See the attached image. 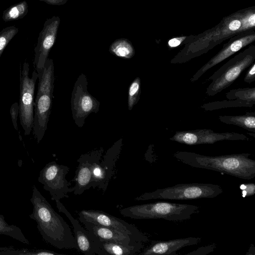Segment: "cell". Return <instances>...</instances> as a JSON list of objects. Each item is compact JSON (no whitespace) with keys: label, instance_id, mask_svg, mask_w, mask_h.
<instances>
[{"label":"cell","instance_id":"28","mask_svg":"<svg viewBox=\"0 0 255 255\" xmlns=\"http://www.w3.org/2000/svg\"><path fill=\"white\" fill-rule=\"evenodd\" d=\"M225 96L227 99L238 98L255 103V87L232 89L227 92Z\"/></svg>","mask_w":255,"mask_h":255},{"label":"cell","instance_id":"16","mask_svg":"<svg viewBox=\"0 0 255 255\" xmlns=\"http://www.w3.org/2000/svg\"><path fill=\"white\" fill-rule=\"evenodd\" d=\"M104 148L101 147L81 155L78 159V165L75 172L74 195H80L92 187V168L95 162L102 158Z\"/></svg>","mask_w":255,"mask_h":255},{"label":"cell","instance_id":"35","mask_svg":"<svg viewBox=\"0 0 255 255\" xmlns=\"http://www.w3.org/2000/svg\"><path fill=\"white\" fill-rule=\"evenodd\" d=\"M44 1L48 4L61 5L65 4L69 0H39Z\"/></svg>","mask_w":255,"mask_h":255},{"label":"cell","instance_id":"33","mask_svg":"<svg viewBox=\"0 0 255 255\" xmlns=\"http://www.w3.org/2000/svg\"><path fill=\"white\" fill-rule=\"evenodd\" d=\"M255 81V63L253 62L248 68L244 79V81L251 84Z\"/></svg>","mask_w":255,"mask_h":255},{"label":"cell","instance_id":"6","mask_svg":"<svg viewBox=\"0 0 255 255\" xmlns=\"http://www.w3.org/2000/svg\"><path fill=\"white\" fill-rule=\"evenodd\" d=\"M255 61V46L251 45L238 53L216 70L209 78L211 81L206 93L213 96L230 86Z\"/></svg>","mask_w":255,"mask_h":255},{"label":"cell","instance_id":"22","mask_svg":"<svg viewBox=\"0 0 255 255\" xmlns=\"http://www.w3.org/2000/svg\"><path fill=\"white\" fill-rule=\"evenodd\" d=\"M255 103L242 100L238 98H233L231 99L223 101H214L205 103L201 108L207 111H211L221 109L237 107H253Z\"/></svg>","mask_w":255,"mask_h":255},{"label":"cell","instance_id":"5","mask_svg":"<svg viewBox=\"0 0 255 255\" xmlns=\"http://www.w3.org/2000/svg\"><path fill=\"white\" fill-rule=\"evenodd\" d=\"M196 205L156 202L127 207L120 210L124 217L133 219H163L170 221H183L200 212Z\"/></svg>","mask_w":255,"mask_h":255},{"label":"cell","instance_id":"12","mask_svg":"<svg viewBox=\"0 0 255 255\" xmlns=\"http://www.w3.org/2000/svg\"><path fill=\"white\" fill-rule=\"evenodd\" d=\"M169 139L187 145L213 144L223 140H249L243 133L235 132H215L210 129L177 131Z\"/></svg>","mask_w":255,"mask_h":255},{"label":"cell","instance_id":"30","mask_svg":"<svg viewBox=\"0 0 255 255\" xmlns=\"http://www.w3.org/2000/svg\"><path fill=\"white\" fill-rule=\"evenodd\" d=\"M216 248L215 243H213L210 245L205 247H202L195 251L188 253L187 255H206L214 251Z\"/></svg>","mask_w":255,"mask_h":255},{"label":"cell","instance_id":"23","mask_svg":"<svg viewBox=\"0 0 255 255\" xmlns=\"http://www.w3.org/2000/svg\"><path fill=\"white\" fill-rule=\"evenodd\" d=\"M109 51L117 57L129 59L135 55V49L131 41L127 38L115 40L109 47Z\"/></svg>","mask_w":255,"mask_h":255},{"label":"cell","instance_id":"2","mask_svg":"<svg viewBox=\"0 0 255 255\" xmlns=\"http://www.w3.org/2000/svg\"><path fill=\"white\" fill-rule=\"evenodd\" d=\"M246 32L242 27V10L223 18L214 27L193 37L171 60V64H182L208 52L223 41Z\"/></svg>","mask_w":255,"mask_h":255},{"label":"cell","instance_id":"34","mask_svg":"<svg viewBox=\"0 0 255 255\" xmlns=\"http://www.w3.org/2000/svg\"><path fill=\"white\" fill-rule=\"evenodd\" d=\"M244 187L243 191H245L246 194L244 195L249 196H252L255 194V185L254 183H251L250 184L242 185Z\"/></svg>","mask_w":255,"mask_h":255},{"label":"cell","instance_id":"1","mask_svg":"<svg viewBox=\"0 0 255 255\" xmlns=\"http://www.w3.org/2000/svg\"><path fill=\"white\" fill-rule=\"evenodd\" d=\"M30 201L33 205V211L29 217L36 222L43 240L59 249L78 250L69 225L56 212L35 185L32 187Z\"/></svg>","mask_w":255,"mask_h":255},{"label":"cell","instance_id":"27","mask_svg":"<svg viewBox=\"0 0 255 255\" xmlns=\"http://www.w3.org/2000/svg\"><path fill=\"white\" fill-rule=\"evenodd\" d=\"M141 91V80L137 77L131 83L128 89V106L129 111H131L138 103Z\"/></svg>","mask_w":255,"mask_h":255},{"label":"cell","instance_id":"7","mask_svg":"<svg viewBox=\"0 0 255 255\" xmlns=\"http://www.w3.org/2000/svg\"><path fill=\"white\" fill-rule=\"evenodd\" d=\"M223 192L222 187L212 183L178 184L173 186L145 192L135 198V201L151 199L193 200L215 198Z\"/></svg>","mask_w":255,"mask_h":255},{"label":"cell","instance_id":"31","mask_svg":"<svg viewBox=\"0 0 255 255\" xmlns=\"http://www.w3.org/2000/svg\"><path fill=\"white\" fill-rule=\"evenodd\" d=\"M194 36H193L191 38L188 39L187 40V39L189 38L190 36H180V37H174L173 38L170 39L167 43L168 46L170 48H174L180 45H181L182 43H183L185 44L186 43L188 42L189 40H190Z\"/></svg>","mask_w":255,"mask_h":255},{"label":"cell","instance_id":"14","mask_svg":"<svg viewBox=\"0 0 255 255\" xmlns=\"http://www.w3.org/2000/svg\"><path fill=\"white\" fill-rule=\"evenodd\" d=\"M255 40L254 30H249L230 38L223 48L207 63L203 65L191 78L190 81H197L206 72L227 59Z\"/></svg>","mask_w":255,"mask_h":255},{"label":"cell","instance_id":"19","mask_svg":"<svg viewBox=\"0 0 255 255\" xmlns=\"http://www.w3.org/2000/svg\"><path fill=\"white\" fill-rule=\"evenodd\" d=\"M82 223L86 230L102 241H109L126 245H132L138 242L128 234L113 229L88 222Z\"/></svg>","mask_w":255,"mask_h":255},{"label":"cell","instance_id":"11","mask_svg":"<svg viewBox=\"0 0 255 255\" xmlns=\"http://www.w3.org/2000/svg\"><path fill=\"white\" fill-rule=\"evenodd\" d=\"M78 215L82 223H90L116 230L128 234L138 242L149 241L147 236L135 226L103 211L82 210L78 212Z\"/></svg>","mask_w":255,"mask_h":255},{"label":"cell","instance_id":"32","mask_svg":"<svg viewBox=\"0 0 255 255\" xmlns=\"http://www.w3.org/2000/svg\"><path fill=\"white\" fill-rule=\"evenodd\" d=\"M10 114L11 116L13 127L17 131H18V127L17 124V116L19 114V105L16 102L14 103L10 109Z\"/></svg>","mask_w":255,"mask_h":255},{"label":"cell","instance_id":"29","mask_svg":"<svg viewBox=\"0 0 255 255\" xmlns=\"http://www.w3.org/2000/svg\"><path fill=\"white\" fill-rule=\"evenodd\" d=\"M18 29L14 26L3 28L0 32V57L9 42L18 32Z\"/></svg>","mask_w":255,"mask_h":255},{"label":"cell","instance_id":"3","mask_svg":"<svg viewBox=\"0 0 255 255\" xmlns=\"http://www.w3.org/2000/svg\"><path fill=\"white\" fill-rule=\"evenodd\" d=\"M250 153H243L208 156L189 151H178L173 156L191 167L218 171L246 180L255 177V160Z\"/></svg>","mask_w":255,"mask_h":255},{"label":"cell","instance_id":"20","mask_svg":"<svg viewBox=\"0 0 255 255\" xmlns=\"http://www.w3.org/2000/svg\"><path fill=\"white\" fill-rule=\"evenodd\" d=\"M96 242L105 255H133L139 252L144 247V243L141 242L126 245L109 241H102L97 237Z\"/></svg>","mask_w":255,"mask_h":255},{"label":"cell","instance_id":"10","mask_svg":"<svg viewBox=\"0 0 255 255\" xmlns=\"http://www.w3.org/2000/svg\"><path fill=\"white\" fill-rule=\"evenodd\" d=\"M69 169L67 166L51 161L40 170L38 181L49 192L52 200L68 198V193L73 192V187L66 178Z\"/></svg>","mask_w":255,"mask_h":255},{"label":"cell","instance_id":"21","mask_svg":"<svg viewBox=\"0 0 255 255\" xmlns=\"http://www.w3.org/2000/svg\"><path fill=\"white\" fill-rule=\"evenodd\" d=\"M219 120L223 123L237 126L255 133V112H248L239 116H220Z\"/></svg>","mask_w":255,"mask_h":255},{"label":"cell","instance_id":"17","mask_svg":"<svg viewBox=\"0 0 255 255\" xmlns=\"http://www.w3.org/2000/svg\"><path fill=\"white\" fill-rule=\"evenodd\" d=\"M59 212L63 213L71 222L78 250L85 255H105L96 242V237L85 229L74 218L60 200L55 201Z\"/></svg>","mask_w":255,"mask_h":255},{"label":"cell","instance_id":"9","mask_svg":"<svg viewBox=\"0 0 255 255\" xmlns=\"http://www.w3.org/2000/svg\"><path fill=\"white\" fill-rule=\"evenodd\" d=\"M100 105V102L88 91L86 76L80 74L74 84L71 98L72 118L75 124L79 128L83 127L90 114L99 112Z\"/></svg>","mask_w":255,"mask_h":255},{"label":"cell","instance_id":"18","mask_svg":"<svg viewBox=\"0 0 255 255\" xmlns=\"http://www.w3.org/2000/svg\"><path fill=\"white\" fill-rule=\"evenodd\" d=\"M201 238L188 237L167 241L153 242L140 253L142 255H176V252L187 246L196 245L201 241Z\"/></svg>","mask_w":255,"mask_h":255},{"label":"cell","instance_id":"8","mask_svg":"<svg viewBox=\"0 0 255 255\" xmlns=\"http://www.w3.org/2000/svg\"><path fill=\"white\" fill-rule=\"evenodd\" d=\"M29 67L27 62L23 64L20 74L19 115L20 123L25 135H29L34 123V98L38 74L33 71L29 76Z\"/></svg>","mask_w":255,"mask_h":255},{"label":"cell","instance_id":"15","mask_svg":"<svg viewBox=\"0 0 255 255\" xmlns=\"http://www.w3.org/2000/svg\"><path fill=\"white\" fill-rule=\"evenodd\" d=\"M60 22V18L57 16H53L46 19L39 33L37 43L34 49V63L37 73L44 67L48 58L49 52L55 42Z\"/></svg>","mask_w":255,"mask_h":255},{"label":"cell","instance_id":"4","mask_svg":"<svg viewBox=\"0 0 255 255\" xmlns=\"http://www.w3.org/2000/svg\"><path fill=\"white\" fill-rule=\"evenodd\" d=\"M38 83L34 104L33 129L37 143L44 136L51 113L54 87V66L48 58L44 67L37 73Z\"/></svg>","mask_w":255,"mask_h":255},{"label":"cell","instance_id":"24","mask_svg":"<svg viewBox=\"0 0 255 255\" xmlns=\"http://www.w3.org/2000/svg\"><path fill=\"white\" fill-rule=\"evenodd\" d=\"M0 235L9 236L24 244L28 245L30 244L21 230L15 225H9L5 221L3 215L1 214H0Z\"/></svg>","mask_w":255,"mask_h":255},{"label":"cell","instance_id":"13","mask_svg":"<svg viewBox=\"0 0 255 255\" xmlns=\"http://www.w3.org/2000/svg\"><path fill=\"white\" fill-rule=\"evenodd\" d=\"M123 139L118 140L107 151L103 159L95 162L92 168V187H97L105 192L114 174L116 162L119 158Z\"/></svg>","mask_w":255,"mask_h":255},{"label":"cell","instance_id":"26","mask_svg":"<svg viewBox=\"0 0 255 255\" xmlns=\"http://www.w3.org/2000/svg\"><path fill=\"white\" fill-rule=\"evenodd\" d=\"M0 255H59L62 254L43 249H18L13 247H0Z\"/></svg>","mask_w":255,"mask_h":255},{"label":"cell","instance_id":"25","mask_svg":"<svg viewBox=\"0 0 255 255\" xmlns=\"http://www.w3.org/2000/svg\"><path fill=\"white\" fill-rule=\"evenodd\" d=\"M28 4L24 0L11 5L2 14V19L4 21L18 20L24 17L28 12Z\"/></svg>","mask_w":255,"mask_h":255}]
</instances>
